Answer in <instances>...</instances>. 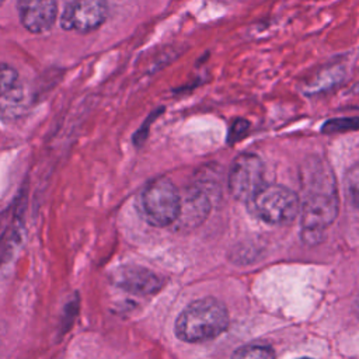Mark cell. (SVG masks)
<instances>
[{"label":"cell","instance_id":"1","mask_svg":"<svg viewBox=\"0 0 359 359\" xmlns=\"http://www.w3.org/2000/svg\"><path fill=\"white\" fill-rule=\"evenodd\" d=\"M302 229L309 241L320 240V234L335 220L338 195L332 172L324 163H309L303 174Z\"/></svg>","mask_w":359,"mask_h":359},{"label":"cell","instance_id":"2","mask_svg":"<svg viewBox=\"0 0 359 359\" xmlns=\"http://www.w3.org/2000/svg\"><path fill=\"white\" fill-rule=\"evenodd\" d=\"M229 325V313L222 302L203 297L187 306L175 321V334L185 342H203L219 337Z\"/></svg>","mask_w":359,"mask_h":359},{"label":"cell","instance_id":"3","mask_svg":"<svg viewBox=\"0 0 359 359\" xmlns=\"http://www.w3.org/2000/svg\"><path fill=\"white\" fill-rule=\"evenodd\" d=\"M251 213L268 224L290 223L300 210L299 196L283 185H262L247 202Z\"/></svg>","mask_w":359,"mask_h":359},{"label":"cell","instance_id":"4","mask_svg":"<svg viewBox=\"0 0 359 359\" xmlns=\"http://www.w3.org/2000/svg\"><path fill=\"white\" fill-rule=\"evenodd\" d=\"M181 195L175 185L167 178L151 181L140 195V210L143 217L156 227L172 224L180 215Z\"/></svg>","mask_w":359,"mask_h":359},{"label":"cell","instance_id":"5","mask_svg":"<svg viewBox=\"0 0 359 359\" xmlns=\"http://www.w3.org/2000/svg\"><path fill=\"white\" fill-rule=\"evenodd\" d=\"M262 180L264 164L258 156L243 153L233 160L229 171V189L236 199L248 202L264 185Z\"/></svg>","mask_w":359,"mask_h":359},{"label":"cell","instance_id":"6","mask_svg":"<svg viewBox=\"0 0 359 359\" xmlns=\"http://www.w3.org/2000/svg\"><path fill=\"white\" fill-rule=\"evenodd\" d=\"M107 15V0H70L60 17V25L67 31L87 34L101 27Z\"/></svg>","mask_w":359,"mask_h":359},{"label":"cell","instance_id":"7","mask_svg":"<svg viewBox=\"0 0 359 359\" xmlns=\"http://www.w3.org/2000/svg\"><path fill=\"white\" fill-rule=\"evenodd\" d=\"M21 24L34 34L49 31L57 15L56 0H18Z\"/></svg>","mask_w":359,"mask_h":359},{"label":"cell","instance_id":"8","mask_svg":"<svg viewBox=\"0 0 359 359\" xmlns=\"http://www.w3.org/2000/svg\"><path fill=\"white\" fill-rule=\"evenodd\" d=\"M114 282L130 292L137 294H150L157 292L163 280L151 271L142 266H123L114 273Z\"/></svg>","mask_w":359,"mask_h":359},{"label":"cell","instance_id":"9","mask_svg":"<svg viewBox=\"0 0 359 359\" xmlns=\"http://www.w3.org/2000/svg\"><path fill=\"white\" fill-rule=\"evenodd\" d=\"M209 210V199L208 196L201 192L199 189L188 191L187 196L182 199L181 196V206L178 219L185 226H195L203 220ZM177 219V220H178Z\"/></svg>","mask_w":359,"mask_h":359},{"label":"cell","instance_id":"10","mask_svg":"<svg viewBox=\"0 0 359 359\" xmlns=\"http://www.w3.org/2000/svg\"><path fill=\"white\" fill-rule=\"evenodd\" d=\"M345 195L349 205L359 210V163L353 164L345 174Z\"/></svg>","mask_w":359,"mask_h":359},{"label":"cell","instance_id":"11","mask_svg":"<svg viewBox=\"0 0 359 359\" xmlns=\"http://www.w3.org/2000/svg\"><path fill=\"white\" fill-rule=\"evenodd\" d=\"M231 359H275V353L266 345L251 344L237 349Z\"/></svg>","mask_w":359,"mask_h":359},{"label":"cell","instance_id":"12","mask_svg":"<svg viewBox=\"0 0 359 359\" xmlns=\"http://www.w3.org/2000/svg\"><path fill=\"white\" fill-rule=\"evenodd\" d=\"M359 129V118H335L330 119L323 125L324 133H339V132H348V130H356Z\"/></svg>","mask_w":359,"mask_h":359},{"label":"cell","instance_id":"13","mask_svg":"<svg viewBox=\"0 0 359 359\" xmlns=\"http://www.w3.org/2000/svg\"><path fill=\"white\" fill-rule=\"evenodd\" d=\"M18 77L17 70L7 65V63H0V97L7 94L15 84Z\"/></svg>","mask_w":359,"mask_h":359},{"label":"cell","instance_id":"14","mask_svg":"<svg viewBox=\"0 0 359 359\" xmlns=\"http://www.w3.org/2000/svg\"><path fill=\"white\" fill-rule=\"evenodd\" d=\"M248 129V122L244 119H237L233 122L231 129L229 132V142H236L237 139H240Z\"/></svg>","mask_w":359,"mask_h":359},{"label":"cell","instance_id":"15","mask_svg":"<svg viewBox=\"0 0 359 359\" xmlns=\"http://www.w3.org/2000/svg\"><path fill=\"white\" fill-rule=\"evenodd\" d=\"M299 359H313V358H299Z\"/></svg>","mask_w":359,"mask_h":359},{"label":"cell","instance_id":"16","mask_svg":"<svg viewBox=\"0 0 359 359\" xmlns=\"http://www.w3.org/2000/svg\"><path fill=\"white\" fill-rule=\"evenodd\" d=\"M3 1H4V0H0V4H3Z\"/></svg>","mask_w":359,"mask_h":359}]
</instances>
